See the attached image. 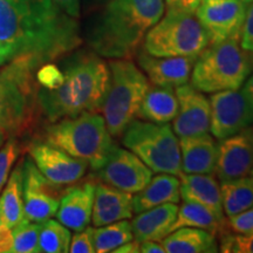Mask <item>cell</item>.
Masks as SVG:
<instances>
[{"mask_svg": "<svg viewBox=\"0 0 253 253\" xmlns=\"http://www.w3.org/2000/svg\"><path fill=\"white\" fill-rule=\"evenodd\" d=\"M140 252L141 253H166L163 245L160 243L154 242V240H145L140 243Z\"/></svg>", "mask_w": 253, "mask_h": 253, "instance_id": "cell-40", "label": "cell"}, {"mask_svg": "<svg viewBox=\"0 0 253 253\" xmlns=\"http://www.w3.org/2000/svg\"><path fill=\"white\" fill-rule=\"evenodd\" d=\"M2 224V220H1V214H0V225Z\"/></svg>", "mask_w": 253, "mask_h": 253, "instance_id": "cell-48", "label": "cell"}, {"mask_svg": "<svg viewBox=\"0 0 253 253\" xmlns=\"http://www.w3.org/2000/svg\"><path fill=\"white\" fill-rule=\"evenodd\" d=\"M20 145L17 138L11 137L6 140V143L0 148V191L7 182L11 168L19 157Z\"/></svg>", "mask_w": 253, "mask_h": 253, "instance_id": "cell-33", "label": "cell"}, {"mask_svg": "<svg viewBox=\"0 0 253 253\" xmlns=\"http://www.w3.org/2000/svg\"><path fill=\"white\" fill-rule=\"evenodd\" d=\"M178 207L175 203L158 205L156 208L136 213L131 221V229L135 240L138 243L145 240L161 242L172 232Z\"/></svg>", "mask_w": 253, "mask_h": 253, "instance_id": "cell-22", "label": "cell"}, {"mask_svg": "<svg viewBox=\"0 0 253 253\" xmlns=\"http://www.w3.org/2000/svg\"><path fill=\"white\" fill-rule=\"evenodd\" d=\"M243 94H244L246 101H248L250 109H251L253 115V73L248 78V80L243 84Z\"/></svg>", "mask_w": 253, "mask_h": 253, "instance_id": "cell-42", "label": "cell"}, {"mask_svg": "<svg viewBox=\"0 0 253 253\" xmlns=\"http://www.w3.org/2000/svg\"><path fill=\"white\" fill-rule=\"evenodd\" d=\"M227 231L239 235L253 233V207L244 212L226 218Z\"/></svg>", "mask_w": 253, "mask_h": 253, "instance_id": "cell-35", "label": "cell"}, {"mask_svg": "<svg viewBox=\"0 0 253 253\" xmlns=\"http://www.w3.org/2000/svg\"><path fill=\"white\" fill-rule=\"evenodd\" d=\"M132 216V194L102 182L96 184L91 212V224L94 227L107 225L114 221L131 219Z\"/></svg>", "mask_w": 253, "mask_h": 253, "instance_id": "cell-19", "label": "cell"}, {"mask_svg": "<svg viewBox=\"0 0 253 253\" xmlns=\"http://www.w3.org/2000/svg\"><path fill=\"white\" fill-rule=\"evenodd\" d=\"M93 238L95 252H113L119 246L134 239L131 223L128 219H123L103 226L95 227Z\"/></svg>", "mask_w": 253, "mask_h": 253, "instance_id": "cell-29", "label": "cell"}, {"mask_svg": "<svg viewBox=\"0 0 253 253\" xmlns=\"http://www.w3.org/2000/svg\"><path fill=\"white\" fill-rule=\"evenodd\" d=\"M94 227L87 226L86 229L78 231L71 239L69 252L72 253H93L95 252L94 246Z\"/></svg>", "mask_w": 253, "mask_h": 253, "instance_id": "cell-36", "label": "cell"}, {"mask_svg": "<svg viewBox=\"0 0 253 253\" xmlns=\"http://www.w3.org/2000/svg\"><path fill=\"white\" fill-rule=\"evenodd\" d=\"M122 144L155 173H182L179 140L169 123L135 119L121 135Z\"/></svg>", "mask_w": 253, "mask_h": 253, "instance_id": "cell-8", "label": "cell"}, {"mask_svg": "<svg viewBox=\"0 0 253 253\" xmlns=\"http://www.w3.org/2000/svg\"><path fill=\"white\" fill-rule=\"evenodd\" d=\"M63 191V185L48 181L32 158L23 161L24 213L28 220L42 223L54 217Z\"/></svg>", "mask_w": 253, "mask_h": 253, "instance_id": "cell-10", "label": "cell"}, {"mask_svg": "<svg viewBox=\"0 0 253 253\" xmlns=\"http://www.w3.org/2000/svg\"><path fill=\"white\" fill-rule=\"evenodd\" d=\"M36 72L25 62L0 67V132L6 138L30 134L42 116Z\"/></svg>", "mask_w": 253, "mask_h": 253, "instance_id": "cell-4", "label": "cell"}, {"mask_svg": "<svg viewBox=\"0 0 253 253\" xmlns=\"http://www.w3.org/2000/svg\"><path fill=\"white\" fill-rule=\"evenodd\" d=\"M181 198L210 210L218 219L225 221L221 205L220 184L214 173H184L179 175Z\"/></svg>", "mask_w": 253, "mask_h": 253, "instance_id": "cell-20", "label": "cell"}, {"mask_svg": "<svg viewBox=\"0 0 253 253\" xmlns=\"http://www.w3.org/2000/svg\"><path fill=\"white\" fill-rule=\"evenodd\" d=\"M223 211L226 218L244 212L253 207V179L251 176L220 182Z\"/></svg>", "mask_w": 253, "mask_h": 253, "instance_id": "cell-27", "label": "cell"}, {"mask_svg": "<svg viewBox=\"0 0 253 253\" xmlns=\"http://www.w3.org/2000/svg\"><path fill=\"white\" fill-rule=\"evenodd\" d=\"M210 131L217 141L253 125V115L242 90H221L210 97Z\"/></svg>", "mask_w": 253, "mask_h": 253, "instance_id": "cell-13", "label": "cell"}, {"mask_svg": "<svg viewBox=\"0 0 253 253\" xmlns=\"http://www.w3.org/2000/svg\"><path fill=\"white\" fill-rule=\"evenodd\" d=\"M240 45L246 50L253 53V2L246 9V17L243 25Z\"/></svg>", "mask_w": 253, "mask_h": 253, "instance_id": "cell-37", "label": "cell"}, {"mask_svg": "<svg viewBox=\"0 0 253 253\" xmlns=\"http://www.w3.org/2000/svg\"><path fill=\"white\" fill-rule=\"evenodd\" d=\"M62 84L56 89L39 87L41 114L49 123L84 112H100L108 89L110 69L102 56L89 49H74L60 59Z\"/></svg>", "mask_w": 253, "mask_h": 253, "instance_id": "cell-3", "label": "cell"}, {"mask_svg": "<svg viewBox=\"0 0 253 253\" xmlns=\"http://www.w3.org/2000/svg\"><path fill=\"white\" fill-rule=\"evenodd\" d=\"M167 253H216L219 252L217 236L203 229L179 227L162 240Z\"/></svg>", "mask_w": 253, "mask_h": 253, "instance_id": "cell-24", "label": "cell"}, {"mask_svg": "<svg viewBox=\"0 0 253 253\" xmlns=\"http://www.w3.org/2000/svg\"><path fill=\"white\" fill-rule=\"evenodd\" d=\"M178 112L172 129L178 137L203 135L210 131V100L190 84L177 87Z\"/></svg>", "mask_w": 253, "mask_h": 253, "instance_id": "cell-16", "label": "cell"}, {"mask_svg": "<svg viewBox=\"0 0 253 253\" xmlns=\"http://www.w3.org/2000/svg\"><path fill=\"white\" fill-rule=\"evenodd\" d=\"M108 1L109 0H84V5H86V8L89 9V11H94V9L101 7V6Z\"/></svg>", "mask_w": 253, "mask_h": 253, "instance_id": "cell-44", "label": "cell"}, {"mask_svg": "<svg viewBox=\"0 0 253 253\" xmlns=\"http://www.w3.org/2000/svg\"><path fill=\"white\" fill-rule=\"evenodd\" d=\"M81 42L77 19L52 0H0V67L25 62L38 71Z\"/></svg>", "mask_w": 253, "mask_h": 253, "instance_id": "cell-1", "label": "cell"}, {"mask_svg": "<svg viewBox=\"0 0 253 253\" xmlns=\"http://www.w3.org/2000/svg\"><path fill=\"white\" fill-rule=\"evenodd\" d=\"M208 45L209 38L195 13L167 8L147 32L141 48L154 56L197 58Z\"/></svg>", "mask_w": 253, "mask_h": 253, "instance_id": "cell-9", "label": "cell"}, {"mask_svg": "<svg viewBox=\"0 0 253 253\" xmlns=\"http://www.w3.org/2000/svg\"><path fill=\"white\" fill-rule=\"evenodd\" d=\"M95 186L94 181H86L65 189L55 214L60 223L75 232L89 226Z\"/></svg>", "mask_w": 253, "mask_h": 253, "instance_id": "cell-18", "label": "cell"}, {"mask_svg": "<svg viewBox=\"0 0 253 253\" xmlns=\"http://www.w3.org/2000/svg\"><path fill=\"white\" fill-rule=\"evenodd\" d=\"M12 249H13L12 229L1 224L0 225V253L12 252Z\"/></svg>", "mask_w": 253, "mask_h": 253, "instance_id": "cell-39", "label": "cell"}, {"mask_svg": "<svg viewBox=\"0 0 253 253\" xmlns=\"http://www.w3.org/2000/svg\"><path fill=\"white\" fill-rule=\"evenodd\" d=\"M219 252L224 253H253V233L239 235L225 231L218 237Z\"/></svg>", "mask_w": 253, "mask_h": 253, "instance_id": "cell-32", "label": "cell"}, {"mask_svg": "<svg viewBox=\"0 0 253 253\" xmlns=\"http://www.w3.org/2000/svg\"><path fill=\"white\" fill-rule=\"evenodd\" d=\"M253 73V53L244 49L240 39L209 43L196 59L191 84L204 94L240 89Z\"/></svg>", "mask_w": 253, "mask_h": 253, "instance_id": "cell-6", "label": "cell"}, {"mask_svg": "<svg viewBox=\"0 0 253 253\" xmlns=\"http://www.w3.org/2000/svg\"><path fill=\"white\" fill-rule=\"evenodd\" d=\"M182 172L214 173L218 142L209 132L179 137Z\"/></svg>", "mask_w": 253, "mask_h": 253, "instance_id": "cell-21", "label": "cell"}, {"mask_svg": "<svg viewBox=\"0 0 253 253\" xmlns=\"http://www.w3.org/2000/svg\"><path fill=\"white\" fill-rule=\"evenodd\" d=\"M7 140V138L5 137V135L4 134H1V132H0V148H1V145L4 144V142Z\"/></svg>", "mask_w": 253, "mask_h": 253, "instance_id": "cell-45", "label": "cell"}, {"mask_svg": "<svg viewBox=\"0 0 253 253\" xmlns=\"http://www.w3.org/2000/svg\"><path fill=\"white\" fill-rule=\"evenodd\" d=\"M202 0H164L167 8L176 9V11L196 13Z\"/></svg>", "mask_w": 253, "mask_h": 253, "instance_id": "cell-38", "label": "cell"}, {"mask_svg": "<svg viewBox=\"0 0 253 253\" xmlns=\"http://www.w3.org/2000/svg\"><path fill=\"white\" fill-rule=\"evenodd\" d=\"M41 223L28 220L25 218L12 227L13 249L15 253H38L39 251V233Z\"/></svg>", "mask_w": 253, "mask_h": 253, "instance_id": "cell-31", "label": "cell"}, {"mask_svg": "<svg viewBox=\"0 0 253 253\" xmlns=\"http://www.w3.org/2000/svg\"><path fill=\"white\" fill-rule=\"evenodd\" d=\"M181 201V181L176 175L158 173L141 191L132 196L134 213L156 208L167 203L177 204Z\"/></svg>", "mask_w": 253, "mask_h": 253, "instance_id": "cell-23", "label": "cell"}, {"mask_svg": "<svg viewBox=\"0 0 253 253\" xmlns=\"http://www.w3.org/2000/svg\"><path fill=\"white\" fill-rule=\"evenodd\" d=\"M30 157L48 181L58 185H72L86 175L88 164L46 142L36 140L28 145Z\"/></svg>", "mask_w": 253, "mask_h": 253, "instance_id": "cell-14", "label": "cell"}, {"mask_svg": "<svg viewBox=\"0 0 253 253\" xmlns=\"http://www.w3.org/2000/svg\"><path fill=\"white\" fill-rule=\"evenodd\" d=\"M0 214L2 224L9 229L24 220L23 162L17 164L0 196Z\"/></svg>", "mask_w": 253, "mask_h": 253, "instance_id": "cell-26", "label": "cell"}, {"mask_svg": "<svg viewBox=\"0 0 253 253\" xmlns=\"http://www.w3.org/2000/svg\"><path fill=\"white\" fill-rule=\"evenodd\" d=\"M240 1L245 2V4H251V2H253V0H240Z\"/></svg>", "mask_w": 253, "mask_h": 253, "instance_id": "cell-46", "label": "cell"}, {"mask_svg": "<svg viewBox=\"0 0 253 253\" xmlns=\"http://www.w3.org/2000/svg\"><path fill=\"white\" fill-rule=\"evenodd\" d=\"M164 9V0H109L94 9L84 40L104 59H132Z\"/></svg>", "mask_w": 253, "mask_h": 253, "instance_id": "cell-2", "label": "cell"}, {"mask_svg": "<svg viewBox=\"0 0 253 253\" xmlns=\"http://www.w3.org/2000/svg\"><path fill=\"white\" fill-rule=\"evenodd\" d=\"M248 4L240 0H202L196 17L204 28L209 43L240 39Z\"/></svg>", "mask_w": 253, "mask_h": 253, "instance_id": "cell-11", "label": "cell"}, {"mask_svg": "<svg viewBox=\"0 0 253 253\" xmlns=\"http://www.w3.org/2000/svg\"><path fill=\"white\" fill-rule=\"evenodd\" d=\"M110 79L100 112L113 137H121L147 93L150 82L131 59H110Z\"/></svg>", "mask_w": 253, "mask_h": 253, "instance_id": "cell-7", "label": "cell"}, {"mask_svg": "<svg viewBox=\"0 0 253 253\" xmlns=\"http://www.w3.org/2000/svg\"><path fill=\"white\" fill-rule=\"evenodd\" d=\"M72 235L68 227L52 218L41 223L39 251L45 253L69 252Z\"/></svg>", "mask_w": 253, "mask_h": 253, "instance_id": "cell-30", "label": "cell"}, {"mask_svg": "<svg viewBox=\"0 0 253 253\" xmlns=\"http://www.w3.org/2000/svg\"><path fill=\"white\" fill-rule=\"evenodd\" d=\"M179 227L203 229L219 237L227 230L226 220L223 221L214 216L210 210L192 202H183L177 211V217L172 231Z\"/></svg>", "mask_w": 253, "mask_h": 253, "instance_id": "cell-28", "label": "cell"}, {"mask_svg": "<svg viewBox=\"0 0 253 253\" xmlns=\"http://www.w3.org/2000/svg\"><path fill=\"white\" fill-rule=\"evenodd\" d=\"M250 176H251V177H252V179H253V168H252L251 172H250Z\"/></svg>", "mask_w": 253, "mask_h": 253, "instance_id": "cell-47", "label": "cell"}, {"mask_svg": "<svg viewBox=\"0 0 253 253\" xmlns=\"http://www.w3.org/2000/svg\"><path fill=\"white\" fill-rule=\"evenodd\" d=\"M36 79L40 87L46 89H56L62 84L63 73L59 66L48 62L40 66L36 72Z\"/></svg>", "mask_w": 253, "mask_h": 253, "instance_id": "cell-34", "label": "cell"}, {"mask_svg": "<svg viewBox=\"0 0 253 253\" xmlns=\"http://www.w3.org/2000/svg\"><path fill=\"white\" fill-rule=\"evenodd\" d=\"M178 112V101L173 88L151 84L145 93L136 119L154 123H169Z\"/></svg>", "mask_w": 253, "mask_h": 253, "instance_id": "cell-25", "label": "cell"}, {"mask_svg": "<svg viewBox=\"0 0 253 253\" xmlns=\"http://www.w3.org/2000/svg\"><path fill=\"white\" fill-rule=\"evenodd\" d=\"M39 140L86 161L93 171L103 166L115 145L103 116L96 112H84L49 123Z\"/></svg>", "mask_w": 253, "mask_h": 253, "instance_id": "cell-5", "label": "cell"}, {"mask_svg": "<svg viewBox=\"0 0 253 253\" xmlns=\"http://www.w3.org/2000/svg\"><path fill=\"white\" fill-rule=\"evenodd\" d=\"M94 173L100 182L129 194H137L153 177V171L135 154L116 144L103 166Z\"/></svg>", "mask_w": 253, "mask_h": 253, "instance_id": "cell-12", "label": "cell"}, {"mask_svg": "<svg viewBox=\"0 0 253 253\" xmlns=\"http://www.w3.org/2000/svg\"><path fill=\"white\" fill-rule=\"evenodd\" d=\"M81 0H65V12L69 17L78 19L81 13Z\"/></svg>", "mask_w": 253, "mask_h": 253, "instance_id": "cell-41", "label": "cell"}, {"mask_svg": "<svg viewBox=\"0 0 253 253\" xmlns=\"http://www.w3.org/2000/svg\"><path fill=\"white\" fill-rule=\"evenodd\" d=\"M253 168V126L218 142L214 175L220 182L249 176Z\"/></svg>", "mask_w": 253, "mask_h": 253, "instance_id": "cell-15", "label": "cell"}, {"mask_svg": "<svg viewBox=\"0 0 253 253\" xmlns=\"http://www.w3.org/2000/svg\"><path fill=\"white\" fill-rule=\"evenodd\" d=\"M137 66L151 84L177 88L188 84L197 58L192 56H154L140 48L136 53Z\"/></svg>", "mask_w": 253, "mask_h": 253, "instance_id": "cell-17", "label": "cell"}, {"mask_svg": "<svg viewBox=\"0 0 253 253\" xmlns=\"http://www.w3.org/2000/svg\"><path fill=\"white\" fill-rule=\"evenodd\" d=\"M114 253H140V243L137 240H129L118 249L113 251Z\"/></svg>", "mask_w": 253, "mask_h": 253, "instance_id": "cell-43", "label": "cell"}]
</instances>
